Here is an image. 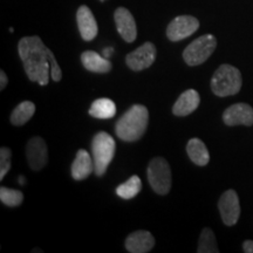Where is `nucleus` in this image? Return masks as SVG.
I'll return each instance as SVG.
<instances>
[{
    "mask_svg": "<svg viewBox=\"0 0 253 253\" xmlns=\"http://www.w3.org/2000/svg\"><path fill=\"white\" fill-rule=\"evenodd\" d=\"M7 84H8L7 75L5 74L4 71H1L0 72V90L5 89V87L7 86Z\"/></svg>",
    "mask_w": 253,
    "mask_h": 253,
    "instance_id": "25",
    "label": "nucleus"
},
{
    "mask_svg": "<svg viewBox=\"0 0 253 253\" xmlns=\"http://www.w3.org/2000/svg\"><path fill=\"white\" fill-rule=\"evenodd\" d=\"M32 252H42V250H37V249H34V250H32Z\"/></svg>",
    "mask_w": 253,
    "mask_h": 253,
    "instance_id": "29",
    "label": "nucleus"
},
{
    "mask_svg": "<svg viewBox=\"0 0 253 253\" xmlns=\"http://www.w3.org/2000/svg\"><path fill=\"white\" fill-rule=\"evenodd\" d=\"M114 20L122 39L126 42H134L137 38V27L130 11L125 7H119L114 13Z\"/></svg>",
    "mask_w": 253,
    "mask_h": 253,
    "instance_id": "12",
    "label": "nucleus"
},
{
    "mask_svg": "<svg viewBox=\"0 0 253 253\" xmlns=\"http://www.w3.org/2000/svg\"><path fill=\"white\" fill-rule=\"evenodd\" d=\"M94 161L93 156H90L89 153L84 149H80L77 153L74 162L72 164L71 173L75 181H82L89 177L94 172Z\"/></svg>",
    "mask_w": 253,
    "mask_h": 253,
    "instance_id": "16",
    "label": "nucleus"
},
{
    "mask_svg": "<svg viewBox=\"0 0 253 253\" xmlns=\"http://www.w3.org/2000/svg\"><path fill=\"white\" fill-rule=\"evenodd\" d=\"M155 246V238L149 231L138 230L126 237V249L130 253L150 252Z\"/></svg>",
    "mask_w": 253,
    "mask_h": 253,
    "instance_id": "14",
    "label": "nucleus"
},
{
    "mask_svg": "<svg viewBox=\"0 0 253 253\" xmlns=\"http://www.w3.org/2000/svg\"><path fill=\"white\" fill-rule=\"evenodd\" d=\"M113 52H114V49L112 48V47H109V48H104L103 49V56H104V58L109 59L110 56H112Z\"/></svg>",
    "mask_w": 253,
    "mask_h": 253,
    "instance_id": "27",
    "label": "nucleus"
},
{
    "mask_svg": "<svg viewBox=\"0 0 253 253\" xmlns=\"http://www.w3.org/2000/svg\"><path fill=\"white\" fill-rule=\"evenodd\" d=\"M223 121L226 126H253V108L246 103H236L223 113Z\"/></svg>",
    "mask_w": 253,
    "mask_h": 253,
    "instance_id": "11",
    "label": "nucleus"
},
{
    "mask_svg": "<svg viewBox=\"0 0 253 253\" xmlns=\"http://www.w3.org/2000/svg\"><path fill=\"white\" fill-rule=\"evenodd\" d=\"M77 21L82 39L84 41H91L96 38L99 33V27H97L93 12L88 6L82 5L79 7L77 12Z\"/></svg>",
    "mask_w": 253,
    "mask_h": 253,
    "instance_id": "13",
    "label": "nucleus"
},
{
    "mask_svg": "<svg viewBox=\"0 0 253 253\" xmlns=\"http://www.w3.org/2000/svg\"><path fill=\"white\" fill-rule=\"evenodd\" d=\"M186 153L190 160L194 162L196 166L205 167L210 162V154L207 145L202 140L195 137L191 138L186 144Z\"/></svg>",
    "mask_w": 253,
    "mask_h": 253,
    "instance_id": "18",
    "label": "nucleus"
},
{
    "mask_svg": "<svg viewBox=\"0 0 253 253\" xmlns=\"http://www.w3.org/2000/svg\"><path fill=\"white\" fill-rule=\"evenodd\" d=\"M218 209L223 223L227 226L237 224L240 217L239 197L235 190H226L218 201Z\"/></svg>",
    "mask_w": 253,
    "mask_h": 253,
    "instance_id": "9",
    "label": "nucleus"
},
{
    "mask_svg": "<svg viewBox=\"0 0 253 253\" xmlns=\"http://www.w3.org/2000/svg\"><path fill=\"white\" fill-rule=\"evenodd\" d=\"M243 250L245 253H253V240H245L243 243Z\"/></svg>",
    "mask_w": 253,
    "mask_h": 253,
    "instance_id": "26",
    "label": "nucleus"
},
{
    "mask_svg": "<svg viewBox=\"0 0 253 253\" xmlns=\"http://www.w3.org/2000/svg\"><path fill=\"white\" fill-rule=\"evenodd\" d=\"M26 156L30 168L33 171H40L48 162V150L46 142L39 136H34L26 145Z\"/></svg>",
    "mask_w": 253,
    "mask_h": 253,
    "instance_id": "10",
    "label": "nucleus"
},
{
    "mask_svg": "<svg viewBox=\"0 0 253 253\" xmlns=\"http://www.w3.org/2000/svg\"><path fill=\"white\" fill-rule=\"evenodd\" d=\"M242 84L243 79L239 69L227 63L219 66L211 79V89L219 97L238 94Z\"/></svg>",
    "mask_w": 253,
    "mask_h": 253,
    "instance_id": "3",
    "label": "nucleus"
},
{
    "mask_svg": "<svg viewBox=\"0 0 253 253\" xmlns=\"http://www.w3.org/2000/svg\"><path fill=\"white\" fill-rule=\"evenodd\" d=\"M36 113V104L31 101H24L19 103L11 114V123L13 126H20L30 121Z\"/></svg>",
    "mask_w": 253,
    "mask_h": 253,
    "instance_id": "20",
    "label": "nucleus"
},
{
    "mask_svg": "<svg viewBox=\"0 0 253 253\" xmlns=\"http://www.w3.org/2000/svg\"><path fill=\"white\" fill-rule=\"evenodd\" d=\"M142 189V182L138 176H131L128 181L122 183L116 188V195L123 199H132L140 194Z\"/></svg>",
    "mask_w": 253,
    "mask_h": 253,
    "instance_id": "21",
    "label": "nucleus"
},
{
    "mask_svg": "<svg viewBox=\"0 0 253 253\" xmlns=\"http://www.w3.org/2000/svg\"><path fill=\"white\" fill-rule=\"evenodd\" d=\"M90 116L100 120L113 119L116 115V104L113 100L107 99V97H101V99L95 100L91 103L89 110H88Z\"/></svg>",
    "mask_w": 253,
    "mask_h": 253,
    "instance_id": "19",
    "label": "nucleus"
},
{
    "mask_svg": "<svg viewBox=\"0 0 253 253\" xmlns=\"http://www.w3.org/2000/svg\"><path fill=\"white\" fill-rule=\"evenodd\" d=\"M116 151V142L107 132L101 131L91 141V155L94 161V173L97 177L103 176L113 161Z\"/></svg>",
    "mask_w": 253,
    "mask_h": 253,
    "instance_id": "4",
    "label": "nucleus"
},
{
    "mask_svg": "<svg viewBox=\"0 0 253 253\" xmlns=\"http://www.w3.org/2000/svg\"><path fill=\"white\" fill-rule=\"evenodd\" d=\"M26 179H25V177H23V176H19V184L20 185H25L26 184Z\"/></svg>",
    "mask_w": 253,
    "mask_h": 253,
    "instance_id": "28",
    "label": "nucleus"
},
{
    "mask_svg": "<svg viewBox=\"0 0 253 253\" xmlns=\"http://www.w3.org/2000/svg\"><path fill=\"white\" fill-rule=\"evenodd\" d=\"M11 160H12V151L7 147H2L0 149V179H4L6 173L11 169Z\"/></svg>",
    "mask_w": 253,
    "mask_h": 253,
    "instance_id": "24",
    "label": "nucleus"
},
{
    "mask_svg": "<svg viewBox=\"0 0 253 253\" xmlns=\"http://www.w3.org/2000/svg\"><path fill=\"white\" fill-rule=\"evenodd\" d=\"M18 52L23 61L27 78L40 86L48 84L50 78V58L53 53L39 37H25L19 41Z\"/></svg>",
    "mask_w": 253,
    "mask_h": 253,
    "instance_id": "1",
    "label": "nucleus"
},
{
    "mask_svg": "<svg viewBox=\"0 0 253 253\" xmlns=\"http://www.w3.org/2000/svg\"><path fill=\"white\" fill-rule=\"evenodd\" d=\"M100 1H106V0H100Z\"/></svg>",
    "mask_w": 253,
    "mask_h": 253,
    "instance_id": "30",
    "label": "nucleus"
},
{
    "mask_svg": "<svg viewBox=\"0 0 253 253\" xmlns=\"http://www.w3.org/2000/svg\"><path fill=\"white\" fill-rule=\"evenodd\" d=\"M81 62L87 71L99 73V74L109 73L113 68V65L109 61V59L104 58V56L100 55L99 53L94 52V50H86V52L82 53Z\"/></svg>",
    "mask_w": 253,
    "mask_h": 253,
    "instance_id": "17",
    "label": "nucleus"
},
{
    "mask_svg": "<svg viewBox=\"0 0 253 253\" xmlns=\"http://www.w3.org/2000/svg\"><path fill=\"white\" fill-rule=\"evenodd\" d=\"M156 47L153 42L147 41L143 45L136 48L134 52L126 56V63L131 71L141 72L149 68L156 60Z\"/></svg>",
    "mask_w": 253,
    "mask_h": 253,
    "instance_id": "7",
    "label": "nucleus"
},
{
    "mask_svg": "<svg viewBox=\"0 0 253 253\" xmlns=\"http://www.w3.org/2000/svg\"><path fill=\"white\" fill-rule=\"evenodd\" d=\"M148 181L151 189L158 195L166 196L170 192L172 183L171 169L163 157H155L150 161L147 170Z\"/></svg>",
    "mask_w": 253,
    "mask_h": 253,
    "instance_id": "5",
    "label": "nucleus"
},
{
    "mask_svg": "<svg viewBox=\"0 0 253 253\" xmlns=\"http://www.w3.org/2000/svg\"><path fill=\"white\" fill-rule=\"evenodd\" d=\"M197 252L198 253H218L219 252L213 231L211 229H209V227H205V229H203V231H202L201 237H199Z\"/></svg>",
    "mask_w": 253,
    "mask_h": 253,
    "instance_id": "22",
    "label": "nucleus"
},
{
    "mask_svg": "<svg viewBox=\"0 0 253 253\" xmlns=\"http://www.w3.org/2000/svg\"><path fill=\"white\" fill-rule=\"evenodd\" d=\"M149 112L142 104H134L116 122L115 132L120 140L126 142L138 141L147 131Z\"/></svg>",
    "mask_w": 253,
    "mask_h": 253,
    "instance_id": "2",
    "label": "nucleus"
},
{
    "mask_svg": "<svg viewBox=\"0 0 253 253\" xmlns=\"http://www.w3.org/2000/svg\"><path fill=\"white\" fill-rule=\"evenodd\" d=\"M0 201H1V203L5 204L6 207H19V205L24 202V194L21 191H19V190L1 186V188H0Z\"/></svg>",
    "mask_w": 253,
    "mask_h": 253,
    "instance_id": "23",
    "label": "nucleus"
},
{
    "mask_svg": "<svg viewBox=\"0 0 253 253\" xmlns=\"http://www.w3.org/2000/svg\"><path fill=\"white\" fill-rule=\"evenodd\" d=\"M199 103H201V96H199L198 91L195 89H188L184 93L179 95V97L173 104L172 113L173 115L179 116H188L192 114L196 109L198 108Z\"/></svg>",
    "mask_w": 253,
    "mask_h": 253,
    "instance_id": "15",
    "label": "nucleus"
},
{
    "mask_svg": "<svg viewBox=\"0 0 253 253\" xmlns=\"http://www.w3.org/2000/svg\"><path fill=\"white\" fill-rule=\"evenodd\" d=\"M199 28V21L192 15H179L168 25L167 37L172 42L181 41L195 33Z\"/></svg>",
    "mask_w": 253,
    "mask_h": 253,
    "instance_id": "8",
    "label": "nucleus"
},
{
    "mask_svg": "<svg viewBox=\"0 0 253 253\" xmlns=\"http://www.w3.org/2000/svg\"><path fill=\"white\" fill-rule=\"evenodd\" d=\"M217 47V39L212 34H205L197 38L186 47L183 52V59L186 65L198 66L204 63L212 55Z\"/></svg>",
    "mask_w": 253,
    "mask_h": 253,
    "instance_id": "6",
    "label": "nucleus"
}]
</instances>
